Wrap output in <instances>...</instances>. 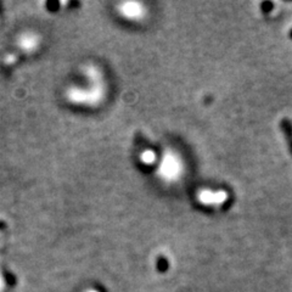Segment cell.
Here are the masks:
<instances>
[{"label": "cell", "instance_id": "obj_1", "mask_svg": "<svg viewBox=\"0 0 292 292\" xmlns=\"http://www.w3.org/2000/svg\"><path fill=\"white\" fill-rule=\"evenodd\" d=\"M84 74L89 78L90 86L87 87H73L67 90L66 96L70 102L76 105H99L105 96V84H103L102 74L95 66H88L84 68Z\"/></svg>", "mask_w": 292, "mask_h": 292}, {"label": "cell", "instance_id": "obj_2", "mask_svg": "<svg viewBox=\"0 0 292 292\" xmlns=\"http://www.w3.org/2000/svg\"><path fill=\"white\" fill-rule=\"evenodd\" d=\"M183 171V163L180 157L174 152H164L163 157L157 168V175L163 181H174L180 177Z\"/></svg>", "mask_w": 292, "mask_h": 292}, {"label": "cell", "instance_id": "obj_3", "mask_svg": "<svg viewBox=\"0 0 292 292\" xmlns=\"http://www.w3.org/2000/svg\"><path fill=\"white\" fill-rule=\"evenodd\" d=\"M118 12L129 21H140L145 17L146 9L141 3L127 2L118 5Z\"/></svg>", "mask_w": 292, "mask_h": 292}, {"label": "cell", "instance_id": "obj_4", "mask_svg": "<svg viewBox=\"0 0 292 292\" xmlns=\"http://www.w3.org/2000/svg\"><path fill=\"white\" fill-rule=\"evenodd\" d=\"M40 45V37L33 32L22 33L17 39V49L24 54H32Z\"/></svg>", "mask_w": 292, "mask_h": 292}, {"label": "cell", "instance_id": "obj_5", "mask_svg": "<svg viewBox=\"0 0 292 292\" xmlns=\"http://www.w3.org/2000/svg\"><path fill=\"white\" fill-rule=\"evenodd\" d=\"M199 201L204 204H218L226 200V194L224 191H211L202 190L199 194Z\"/></svg>", "mask_w": 292, "mask_h": 292}, {"label": "cell", "instance_id": "obj_6", "mask_svg": "<svg viewBox=\"0 0 292 292\" xmlns=\"http://www.w3.org/2000/svg\"><path fill=\"white\" fill-rule=\"evenodd\" d=\"M280 129L284 134L288 150L292 155V121L290 118H282L280 121Z\"/></svg>", "mask_w": 292, "mask_h": 292}, {"label": "cell", "instance_id": "obj_7", "mask_svg": "<svg viewBox=\"0 0 292 292\" xmlns=\"http://www.w3.org/2000/svg\"><path fill=\"white\" fill-rule=\"evenodd\" d=\"M140 161L146 165H152L157 162V154L151 149H146L140 154Z\"/></svg>", "mask_w": 292, "mask_h": 292}, {"label": "cell", "instance_id": "obj_8", "mask_svg": "<svg viewBox=\"0 0 292 292\" xmlns=\"http://www.w3.org/2000/svg\"><path fill=\"white\" fill-rule=\"evenodd\" d=\"M18 60V56L16 54H10L8 56L5 57V65L6 66H12L16 61Z\"/></svg>", "mask_w": 292, "mask_h": 292}, {"label": "cell", "instance_id": "obj_9", "mask_svg": "<svg viewBox=\"0 0 292 292\" xmlns=\"http://www.w3.org/2000/svg\"><path fill=\"white\" fill-rule=\"evenodd\" d=\"M87 292H99V291H96V290H89V291H87Z\"/></svg>", "mask_w": 292, "mask_h": 292}, {"label": "cell", "instance_id": "obj_10", "mask_svg": "<svg viewBox=\"0 0 292 292\" xmlns=\"http://www.w3.org/2000/svg\"><path fill=\"white\" fill-rule=\"evenodd\" d=\"M3 224H4V223H3V222H0V228H2V226H4V225H3Z\"/></svg>", "mask_w": 292, "mask_h": 292}]
</instances>
